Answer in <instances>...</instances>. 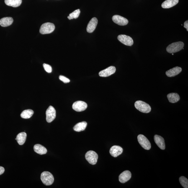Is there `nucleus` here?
Segmentation results:
<instances>
[{"label":"nucleus","mask_w":188,"mask_h":188,"mask_svg":"<svg viewBox=\"0 0 188 188\" xmlns=\"http://www.w3.org/2000/svg\"><path fill=\"white\" fill-rule=\"evenodd\" d=\"M135 106L137 110L145 113H148L151 111V108L149 104L143 101H136L135 103Z\"/></svg>","instance_id":"1"},{"label":"nucleus","mask_w":188,"mask_h":188,"mask_svg":"<svg viewBox=\"0 0 188 188\" xmlns=\"http://www.w3.org/2000/svg\"><path fill=\"white\" fill-rule=\"evenodd\" d=\"M184 44L182 42H174L166 47V51L168 53H173L180 51L183 49Z\"/></svg>","instance_id":"2"},{"label":"nucleus","mask_w":188,"mask_h":188,"mask_svg":"<svg viewBox=\"0 0 188 188\" xmlns=\"http://www.w3.org/2000/svg\"><path fill=\"white\" fill-rule=\"evenodd\" d=\"M40 179L42 183L46 186L51 185L54 181L53 175L48 171L42 173L41 175Z\"/></svg>","instance_id":"3"},{"label":"nucleus","mask_w":188,"mask_h":188,"mask_svg":"<svg viewBox=\"0 0 188 188\" xmlns=\"http://www.w3.org/2000/svg\"><path fill=\"white\" fill-rule=\"evenodd\" d=\"M55 29L54 24L51 23H46L42 24L41 26L40 32L42 34H50L54 31Z\"/></svg>","instance_id":"4"},{"label":"nucleus","mask_w":188,"mask_h":188,"mask_svg":"<svg viewBox=\"0 0 188 188\" xmlns=\"http://www.w3.org/2000/svg\"><path fill=\"white\" fill-rule=\"evenodd\" d=\"M85 158L90 164L95 165L97 162L98 156L96 152L93 150H90L86 153Z\"/></svg>","instance_id":"5"},{"label":"nucleus","mask_w":188,"mask_h":188,"mask_svg":"<svg viewBox=\"0 0 188 188\" xmlns=\"http://www.w3.org/2000/svg\"><path fill=\"white\" fill-rule=\"evenodd\" d=\"M137 139L139 144L144 149L149 150L151 148V144L149 140L144 135H139Z\"/></svg>","instance_id":"6"},{"label":"nucleus","mask_w":188,"mask_h":188,"mask_svg":"<svg viewBox=\"0 0 188 188\" xmlns=\"http://www.w3.org/2000/svg\"><path fill=\"white\" fill-rule=\"evenodd\" d=\"M46 120L48 123L53 121L56 117V112L55 108L53 106H50L46 112Z\"/></svg>","instance_id":"7"},{"label":"nucleus","mask_w":188,"mask_h":188,"mask_svg":"<svg viewBox=\"0 0 188 188\" xmlns=\"http://www.w3.org/2000/svg\"><path fill=\"white\" fill-rule=\"evenodd\" d=\"M87 104L84 101H77L73 103L72 108L73 110L77 112H81L84 111L87 108Z\"/></svg>","instance_id":"8"},{"label":"nucleus","mask_w":188,"mask_h":188,"mask_svg":"<svg viewBox=\"0 0 188 188\" xmlns=\"http://www.w3.org/2000/svg\"><path fill=\"white\" fill-rule=\"evenodd\" d=\"M117 39L121 42L126 45L131 46L133 44V41L131 37L125 35H120L117 37Z\"/></svg>","instance_id":"9"},{"label":"nucleus","mask_w":188,"mask_h":188,"mask_svg":"<svg viewBox=\"0 0 188 188\" xmlns=\"http://www.w3.org/2000/svg\"><path fill=\"white\" fill-rule=\"evenodd\" d=\"M113 21L120 26H125L128 24L129 21L125 18L119 15H114L112 17Z\"/></svg>","instance_id":"10"},{"label":"nucleus","mask_w":188,"mask_h":188,"mask_svg":"<svg viewBox=\"0 0 188 188\" xmlns=\"http://www.w3.org/2000/svg\"><path fill=\"white\" fill-rule=\"evenodd\" d=\"M116 69L115 67L111 66L99 73V76L102 77H107L115 73Z\"/></svg>","instance_id":"11"},{"label":"nucleus","mask_w":188,"mask_h":188,"mask_svg":"<svg viewBox=\"0 0 188 188\" xmlns=\"http://www.w3.org/2000/svg\"><path fill=\"white\" fill-rule=\"evenodd\" d=\"M123 152V149L121 147L117 145H114L111 147L109 152L112 156L116 158L121 154Z\"/></svg>","instance_id":"12"},{"label":"nucleus","mask_w":188,"mask_h":188,"mask_svg":"<svg viewBox=\"0 0 188 188\" xmlns=\"http://www.w3.org/2000/svg\"><path fill=\"white\" fill-rule=\"evenodd\" d=\"M131 177V174L129 171L126 170L122 172L119 176V181L122 183H125L129 180Z\"/></svg>","instance_id":"13"},{"label":"nucleus","mask_w":188,"mask_h":188,"mask_svg":"<svg viewBox=\"0 0 188 188\" xmlns=\"http://www.w3.org/2000/svg\"><path fill=\"white\" fill-rule=\"evenodd\" d=\"M98 19L96 18H93L88 24L86 30L89 33H92L95 30L98 24Z\"/></svg>","instance_id":"14"},{"label":"nucleus","mask_w":188,"mask_h":188,"mask_svg":"<svg viewBox=\"0 0 188 188\" xmlns=\"http://www.w3.org/2000/svg\"><path fill=\"white\" fill-rule=\"evenodd\" d=\"M182 71L180 67H176L170 69L166 72V75L168 77H173L179 75Z\"/></svg>","instance_id":"15"},{"label":"nucleus","mask_w":188,"mask_h":188,"mask_svg":"<svg viewBox=\"0 0 188 188\" xmlns=\"http://www.w3.org/2000/svg\"><path fill=\"white\" fill-rule=\"evenodd\" d=\"M154 140L155 143L161 149L164 150L166 145L164 140L162 137L158 135H155L154 137Z\"/></svg>","instance_id":"16"},{"label":"nucleus","mask_w":188,"mask_h":188,"mask_svg":"<svg viewBox=\"0 0 188 188\" xmlns=\"http://www.w3.org/2000/svg\"><path fill=\"white\" fill-rule=\"evenodd\" d=\"M179 2V0H166L162 4V7L164 9H169L176 5Z\"/></svg>","instance_id":"17"},{"label":"nucleus","mask_w":188,"mask_h":188,"mask_svg":"<svg viewBox=\"0 0 188 188\" xmlns=\"http://www.w3.org/2000/svg\"><path fill=\"white\" fill-rule=\"evenodd\" d=\"M13 22V20L11 17H5L0 20V25L1 27H6L10 26Z\"/></svg>","instance_id":"18"},{"label":"nucleus","mask_w":188,"mask_h":188,"mask_svg":"<svg viewBox=\"0 0 188 188\" xmlns=\"http://www.w3.org/2000/svg\"><path fill=\"white\" fill-rule=\"evenodd\" d=\"M34 151L40 155L46 154L47 152V150L44 147L41 145L36 144L34 147Z\"/></svg>","instance_id":"19"},{"label":"nucleus","mask_w":188,"mask_h":188,"mask_svg":"<svg viewBox=\"0 0 188 188\" xmlns=\"http://www.w3.org/2000/svg\"><path fill=\"white\" fill-rule=\"evenodd\" d=\"M167 96L169 102L172 103L177 102L180 99L179 95L177 93H170L168 94Z\"/></svg>","instance_id":"20"},{"label":"nucleus","mask_w":188,"mask_h":188,"mask_svg":"<svg viewBox=\"0 0 188 188\" xmlns=\"http://www.w3.org/2000/svg\"><path fill=\"white\" fill-rule=\"evenodd\" d=\"M87 125V123L86 122L83 121L78 123L73 127V129L76 132H79L83 131L86 129Z\"/></svg>","instance_id":"21"},{"label":"nucleus","mask_w":188,"mask_h":188,"mask_svg":"<svg viewBox=\"0 0 188 188\" xmlns=\"http://www.w3.org/2000/svg\"><path fill=\"white\" fill-rule=\"evenodd\" d=\"M27 135L25 132H22L18 134L17 136V140L19 145H22L25 143L27 138Z\"/></svg>","instance_id":"22"},{"label":"nucleus","mask_w":188,"mask_h":188,"mask_svg":"<svg viewBox=\"0 0 188 188\" xmlns=\"http://www.w3.org/2000/svg\"><path fill=\"white\" fill-rule=\"evenodd\" d=\"M22 2V0H5V3L6 5L14 7H19Z\"/></svg>","instance_id":"23"},{"label":"nucleus","mask_w":188,"mask_h":188,"mask_svg":"<svg viewBox=\"0 0 188 188\" xmlns=\"http://www.w3.org/2000/svg\"><path fill=\"white\" fill-rule=\"evenodd\" d=\"M34 113V111L32 109H27L23 111L21 114V117L22 118L28 119L30 118Z\"/></svg>","instance_id":"24"},{"label":"nucleus","mask_w":188,"mask_h":188,"mask_svg":"<svg viewBox=\"0 0 188 188\" xmlns=\"http://www.w3.org/2000/svg\"><path fill=\"white\" fill-rule=\"evenodd\" d=\"M80 13L81 11L80 9H76L69 15V16L68 17V18L69 20L77 18L79 17Z\"/></svg>","instance_id":"25"},{"label":"nucleus","mask_w":188,"mask_h":188,"mask_svg":"<svg viewBox=\"0 0 188 188\" xmlns=\"http://www.w3.org/2000/svg\"><path fill=\"white\" fill-rule=\"evenodd\" d=\"M179 181L183 187L184 188H188V180L187 178L184 176H181L179 178Z\"/></svg>","instance_id":"26"},{"label":"nucleus","mask_w":188,"mask_h":188,"mask_svg":"<svg viewBox=\"0 0 188 188\" xmlns=\"http://www.w3.org/2000/svg\"><path fill=\"white\" fill-rule=\"evenodd\" d=\"M43 66L46 71L48 73H51L52 71V68L50 65L46 63H44Z\"/></svg>","instance_id":"27"},{"label":"nucleus","mask_w":188,"mask_h":188,"mask_svg":"<svg viewBox=\"0 0 188 188\" xmlns=\"http://www.w3.org/2000/svg\"><path fill=\"white\" fill-rule=\"evenodd\" d=\"M59 78L60 80H61V81L65 83H68L70 82V80L68 79V78L65 77L64 76H62V75H60L59 77Z\"/></svg>","instance_id":"28"},{"label":"nucleus","mask_w":188,"mask_h":188,"mask_svg":"<svg viewBox=\"0 0 188 188\" xmlns=\"http://www.w3.org/2000/svg\"><path fill=\"white\" fill-rule=\"evenodd\" d=\"M184 27L187 30V31H188V21L187 20L184 22Z\"/></svg>","instance_id":"29"},{"label":"nucleus","mask_w":188,"mask_h":188,"mask_svg":"<svg viewBox=\"0 0 188 188\" xmlns=\"http://www.w3.org/2000/svg\"><path fill=\"white\" fill-rule=\"evenodd\" d=\"M4 171L5 169L4 167L0 166V175L3 174L4 173Z\"/></svg>","instance_id":"30"},{"label":"nucleus","mask_w":188,"mask_h":188,"mask_svg":"<svg viewBox=\"0 0 188 188\" xmlns=\"http://www.w3.org/2000/svg\"><path fill=\"white\" fill-rule=\"evenodd\" d=\"M172 55H174V54L172 53Z\"/></svg>","instance_id":"31"}]
</instances>
